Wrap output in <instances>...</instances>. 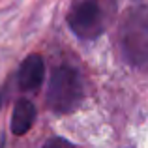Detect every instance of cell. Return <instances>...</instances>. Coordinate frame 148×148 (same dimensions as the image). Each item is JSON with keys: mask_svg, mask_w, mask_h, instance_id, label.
<instances>
[{"mask_svg": "<svg viewBox=\"0 0 148 148\" xmlns=\"http://www.w3.org/2000/svg\"><path fill=\"white\" fill-rule=\"evenodd\" d=\"M118 47L127 64L148 66V10L133 8L118 26Z\"/></svg>", "mask_w": 148, "mask_h": 148, "instance_id": "1", "label": "cell"}, {"mask_svg": "<svg viewBox=\"0 0 148 148\" xmlns=\"http://www.w3.org/2000/svg\"><path fill=\"white\" fill-rule=\"evenodd\" d=\"M84 96L83 81L77 69L60 66L53 71L47 86V105L56 112H71L81 105Z\"/></svg>", "mask_w": 148, "mask_h": 148, "instance_id": "2", "label": "cell"}, {"mask_svg": "<svg viewBox=\"0 0 148 148\" xmlns=\"http://www.w3.org/2000/svg\"><path fill=\"white\" fill-rule=\"evenodd\" d=\"M71 32L81 40H94L103 32V11L96 0H83L68 15Z\"/></svg>", "mask_w": 148, "mask_h": 148, "instance_id": "3", "label": "cell"}, {"mask_svg": "<svg viewBox=\"0 0 148 148\" xmlns=\"http://www.w3.org/2000/svg\"><path fill=\"white\" fill-rule=\"evenodd\" d=\"M45 75V64L43 58L40 54H30L23 60L21 68H19V86L25 92H34L41 86Z\"/></svg>", "mask_w": 148, "mask_h": 148, "instance_id": "4", "label": "cell"}, {"mask_svg": "<svg viewBox=\"0 0 148 148\" xmlns=\"http://www.w3.org/2000/svg\"><path fill=\"white\" fill-rule=\"evenodd\" d=\"M36 122V107L28 99H19L11 112V131L13 135H25Z\"/></svg>", "mask_w": 148, "mask_h": 148, "instance_id": "5", "label": "cell"}, {"mask_svg": "<svg viewBox=\"0 0 148 148\" xmlns=\"http://www.w3.org/2000/svg\"><path fill=\"white\" fill-rule=\"evenodd\" d=\"M41 148H75L71 145V143L68 141V139H62V137H53L49 139L47 143H45Z\"/></svg>", "mask_w": 148, "mask_h": 148, "instance_id": "6", "label": "cell"}]
</instances>
